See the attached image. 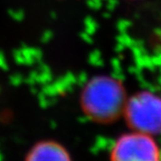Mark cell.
Returning a JSON list of instances; mask_svg holds the SVG:
<instances>
[{
	"label": "cell",
	"instance_id": "1",
	"mask_svg": "<svg viewBox=\"0 0 161 161\" xmlns=\"http://www.w3.org/2000/svg\"><path fill=\"white\" fill-rule=\"evenodd\" d=\"M125 89L119 80L110 77H97L86 85L80 94L84 113L98 123H111L123 114Z\"/></svg>",
	"mask_w": 161,
	"mask_h": 161
},
{
	"label": "cell",
	"instance_id": "2",
	"mask_svg": "<svg viewBox=\"0 0 161 161\" xmlns=\"http://www.w3.org/2000/svg\"><path fill=\"white\" fill-rule=\"evenodd\" d=\"M126 123L131 130L157 135L161 133V97L142 91L127 98L123 111Z\"/></svg>",
	"mask_w": 161,
	"mask_h": 161
},
{
	"label": "cell",
	"instance_id": "3",
	"mask_svg": "<svg viewBox=\"0 0 161 161\" xmlns=\"http://www.w3.org/2000/svg\"><path fill=\"white\" fill-rule=\"evenodd\" d=\"M111 161H160V151L152 135L131 130L114 143Z\"/></svg>",
	"mask_w": 161,
	"mask_h": 161
},
{
	"label": "cell",
	"instance_id": "4",
	"mask_svg": "<svg viewBox=\"0 0 161 161\" xmlns=\"http://www.w3.org/2000/svg\"><path fill=\"white\" fill-rule=\"evenodd\" d=\"M25 161H72V157L60 143L45 140L29 149Z\"/></svg>",
	"mask_w": 161,
	"mask_h": 161
}]
</instances>
